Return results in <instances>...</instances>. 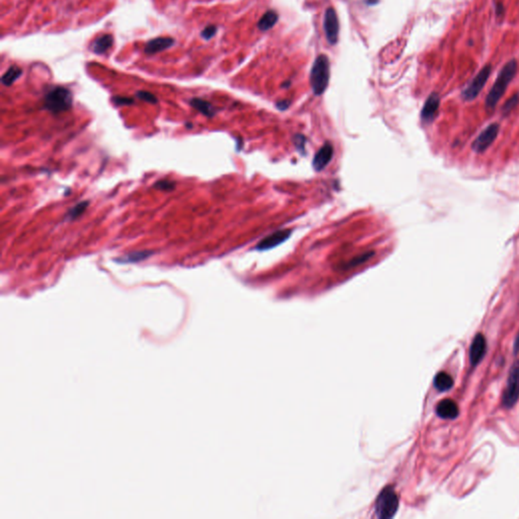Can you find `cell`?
Returning <instances> with one entry per match:
<instances>
[{
	"label": "cell",
	"mask_w": 519,
	"mask_h": 519,
	"mask_svg": "<svg viewBox=\"0 0 519 519\" xmlns=\"http://www.w3.org/2000/svg\"><path fill=\"white\" fill-rule=\"evenodd\" d=\"M323 27L326 35V40L330 45H335L338 41V34H339V21L338 16L336 14V11L333 8L329 7L325 10L324 13V20H323Z\"/></svg>",
	"instance_id": "8"
},
{
	"label": "cell",
	"mask_w": 519,
	"mask_h": 519,
	"mask_svg": "<svg viewBox=\"0 0 519 519\" xmlns=\"http://www.w3.org/2000/svg\"><path fill=\"white\" fill-rule=\"evenodd\" d=\"M499 125L494 123L488 126L473 141L471 147L472 150L476 153H481L485 150H487L492 143L495 141V139L498 136L499 133Z\"/></svg>",
	"instance_id": "7"
},
{
	"label": "cell",
	"mask_w": 519,
	"mask_h": 519,
	"mask_svg": "<svg viewBox=\"0 0 519 519\" xmlns=\"http://www.w3.org/2000/svg\"><path fill=\"white\" fill-rule=\"evenodd\" d=\"M152 253H153V251H149V250L134 251V252L126 254L124 257H121L117 261H120L123 263H137V262H140V261H143V260L149 257Z\"/></svg>",
	"instance_id": "20"
},
{
	"label": "cell",
	"mask_w": 519,
	"mask_h": 519,
	"mask_svg": "<svg viewBox=\"0 0 519 519\" xmlns=\"http://www.w3.org/2000/svg\"><path fill=\"white\" fill-rule=\"evenodd\" d=\"M492 72V67L490 64L485 65L478 73L472 78V80L468 83V85L464 88V90L461 93V96L464 100L469 101L474 99L478 93L481 91L484 86L486 85L490 75Z\"/></svg>",
	"instance_id": "6"
},
{
	"label": "cell",
	"mask_w": 519,
	"mask_h": 519,
	"mask_svg": "<svg viewBox=\"0 0 519 519\" xmlns=\"http://www.w3.org/2000/svg\"><path fill=\"white\" fill-rule=\"evenodd\" d=\"M22 74V70L21 68H19L18 66H11L9 67V69L3 74L2 78H1V81L4 85L6 86H9L11 85L14 81H16Z\"/></svg>",
	"instance_id": "19"
},
{
	"label": "cell",
	"mask_w": 519,
	"mask_h": 519,
	"mask_svg": "<svg viewBox=\"0 0 519 519\" xmlns=\"http://www.w3.org/2000/svg\"><path fill=\"white\" fill-rule=\"evenodd\" d=\"M514 349H515V352H517V350L519 349V333L515 340V344H514Z\"/></svg>",
	"instance_id": "29"
},
{
	"label": "cell",
	"mask_w": 519,
	"mask_h": 519,
	"mask_svg": "<svg viewBox=\"0 0 519 519\" xmlns=\"http://www.w3.org/2000/svg\"><path fill=\"white\" fill-rule=\"evenodd\" d=\"M190 104L196 108L197 110H199L200 113H202L203 115L207 116V117H213L214 114H215V109L213 107V105L208 102L207 100H204L202 98H198V97H194L190 100Z\"/></svg>",
	"instance_id": "16"
},
{
	"label": "cell",
	"mask_w": 519,
	"mask_h": 519,
	"mask_svg": "<svg viewBox=\"0 0 519 519\" xmlns=\"http://www.w3.org/2000/svg\"><path fill=\"white\" fill-rule=\"evenodd\" d=\"M277 20H278V13L274 10H269L260 19V21L257 23V27L261 30H268L277 22Z\"/></svg>",
	"instance_id": "18"
},
{
	"label": "cell",
	"mask_w": 519,
	"mask_h": 519,
	"mask_svg": "<svg viewBox=\"0 0 519 519\" xmlns=\"http://www.w3.org/2000/svg\"><path fill=\"white\" fill-rule=\"evenodd\" d=\"M517 68L518 65L516 60L512 59L508 61L500 70L495 83L493 84L492 88L490 89L486 97V107L488 109H492L497 105V103L505 93L508 85L515 77Z\"/></svg>",
	"instance_id": "1"
},
{
	"label": "cell",
	"mask_w": 519,
	"mask_h": 519,
	"mask_svg": "<svg viewBox=\"0 0 519 519\" xmlns=\"http://www.w3.org/2000/svg\"><path fill=\"white\" fill-rule=\"evenodd\" d=\"M290 235H291V230H289V229L278 230V231L270 234L269 236L265 237L264 239H262L256 244L255 248L258 250H266V249L273 248V247L281 244L282 242H284L286 239H288V237Z\"/></svg>",
	"instance_id": "10"
},
{
	"label": "cell",
	"mask_w": 519,
	"mask_h": 519,
	"mask_svg": "<svg viewBox=\"0 0 519 519\" xmlns=\"http://www.w3.org/2000/svg\"><path fill=\"white\" fill-rule=\"evenodd\" d=\"M440 105V97L436 92L431 93L424 103L421 112V118L424 122L429 123L435 118Z\"/></svg>",
	"instance_id": "11"
},
{
	"label": "cell",
	"mask_w": 519,
	"mask_h": 519,
	"mask_svg": "<svg viewBox=\"0 0 519 519\" xmlns=\"http://www.w3.org/2000/svg\"><path fill=\"white\" fill-rule=\"evenodd\" d=\"M333 154V147L330 143H325L315 154L312 165L315 170L323 169L330 161Z\"/></svg>",
	"instance_id": "13"
},
{
	"label": "cell",
	"mask_w": 519,
	"mask_h": 519,
	"mask_svg": "<svg viewBox=\"0 0 519 519\" xmlns=\"http://www.w3.org/2000/svg\"><path fill=\"white\" fill-rule=\"evenodd\" d=\"M175 184L173 181H170V180H166V179H163V180H158L155 184H154V188L157 189V190H161V191H172L174 189Z\"/></svg>",
	"instance_id": "25"
},
{
	"label": "cell",
	"mask_w": 519,
	"mask_h": 519,
	"mask_svg": "<svg viewBox=\"0 0 519 519\" xmlns=\"http://www.w3.org/2000/svg\"><path fill=\"white\" fill-rule=\"evenodd\" d=\"M329 79V62L325 55H319L315 59L311 72L310 84L315 95H320L327 87Z\"/></svg>",
	"instance_id": "2"
},
{
	"label": "cell",
	"mask_w": 519,
	"mask_h": 519,
	"mask_svg": "<svg viewBox=\"0 0 519 519\" xmlns=\"http://www.w3.org/2000/svg\"><path fill=\"white\" fill-rule=\"evenodd\" d=\"M113 101L118 105H129L134 103V99L126 96H114Z\"/></svg>",
	"instance_id": "27"
},
{
	"label": "cell",
	"mask_w": 519,
	"mask_h": 519,
	"mask_svg": "<svg viewBox=\"0 0 519 519\" xmlns=\"http://www.w3.org/2000/svg\"><path fill=\"white\" fill-rule=\"evenodd\" d=\"M436 414L445 420H453L459 414V409L456 402L450 398L441 400L436 406Z\"/></svg>",
	"instance_id": "12"
},
{
	"label": "cell",
	"mask_w": 519,
	"mask_h": 519,
	"mask_svg": "<svg viewBox=\"0 0 519 519\" xmlns=\"http://www.w3.org/2000/svg\"><path fill=\"white\" fill-rule=\"evenodd\" d=\"M496 13L498 17H501L504 14V5L501 2L496 4Z\"/></svg>",
	"instance_id": "28"
},
{
	"label": "cell",
	"mask_w": 519,
	"mask_h": 519,
	"mask_svg": "<svg viewBox=\"0 0 519 519\" xmlns=\"http://www.w3.org/2000/svg\"><path fill=\"white\" fill-rule=\"evenodd\" d=\"M88 206V202L87 201H83V202H80L78 203L77 205H75L74 207H72L69 212L67 213V217L68 219L70 220H74L76 218H78L80 215L83 214V212L86 210Z\"/></svg>",
	"instance_id": "21"
},
{
	"label": "cell",
	"mask_w": 519,
	"mask_h": 519,
	"mask_svg": "<svg viewBox=\"0 0 519 519\" xmlns=\"http://www.w3.org/2000/svg\"><path fill=\"white\" fill-rule=\"evenodd\" d=\"M518 102H519V95H518V94H514L511 98H509V99L505 102V104H504V106H503V112H504L505 114H508L509 112H511V110H512V109L517 105V103H518Z\"/></svg>",
	"instance_id": "23"
},
{
	"label": "cell",
	"mask_w": 519,
	"mask_h": 519,
	"mask_svg": "<svg viewBox=\"0 0 519 519\" xmlns=\"http://www.w3.org/2000/svg\"><path fill=\"white\" fill-rule=\"evenodd\" d=\"M136 95L138 96V98L144 100V101H147V102H150V103H156L157 102V98L154 94H152L151 92L149 91H144V90H140L136 93Z\"/></svg>",
	"instance_id": "24"
},
{
	"label": "cell",
	"mask_w": 519,
	"mask_h": 519,
	"mask_svg": "<svg viewBox=\"0 0 519 519\" xmlns=\"http://www.w3.org/2000/svg\"><path fill=\"white\" fill-rule=\"evenodd\" d=\"M373 253H374L373 251H371V252H365V253L361 254L360 256H357V257L353 258L352 261H350L349 263H347V265L345 266V268H346V269L354 268V267H356V266H358V265H360V264H362V263L366 262L369 257H371V256H372V254H373Z\"/></svg>",
	"instance_id": "22"
},
{
	"label": "cell",
	"mask_w": 519,
	"mask_h": 519,
	"mask_svg": "<svg viewBox=\"0 0 519 519\" xmlns=\"http://www.w3.org/2000/svg\"><path fill=\"white\" fill-rule=\"evenodd\" d=\"M434 386L439 391H445L453 386V378L446 372H439L434 378Z\"/></svg>",
	"instance_id": "17"
},
{
	"label": "cell",
	"mask_w": 519,
	"mask_h": 519,
	"mask_svg": "<svg viewBox=\"0 0 519 519\" xmlns=\"http://www.w3.org/2000/svg\"><path fill=\"white\" fill-rule=\"evenodd\" d=\"M376 2H377V0H367V3H368V4H374V3H376Z\"/></svg>",
	"instance_id": "30"
},
{
	"label": "cell",
	"mask_w": 519,
	"mask_h": 519,
	"mask_svg": "<svg viewBox=\"0 0 519 519\" xmlns=\"http://www.w3.org/2000/svg\"><path fill=\"white\" fill-rule=\"evenodd\" d=\"M519 398V360L510 369L505 390L503 393V404L506 407L513 406Z\"/></svg>",
	"instance_id": "5"
},
{
	"label": "cell",
	"mask_w": 519,
	"mask_h": 519,
	"mask_svg": "<svg viewBox=\"0 0 519 519\" xmlns=\"http://www.w3.org/2000/svg\"><path fill=\"white\" fill-rule=\"evenodd\" d=\"M113 43H114V39H113L112 34H109V33L102 34V35L98 36L93 42L91 50L93 53L100 55V54L105 53V51H107L113 46Z\"/></svg>",
	"instance_id": "15"
},
{
	"label": "cell",
	"mask_w": 519,
	"mask_h": 519,
	"mask_svg": "<svg viewBox=\"0 0 519 519\" xmlns=\"http://www.w3.org/2000/svg\"><path fill=\"white\" fill-rule=\"evenodd\" d=\"M486 351H487L486 338L484 337V335L477 333L473 338L470 348H469V360H470L471 365L475 366L476 364H478L485 357Z\"/></svg>",
	"instance_id": "9"
},
{
	"label": "cell",
	"mask_w": 519,
	"mask_h": 519,
	"mask_svg": "<svg viewBox=\"0 0 519 519\" xmlns=\"http://www.w3.org/2000/svg\"><path fill=\"white\" fill-rule=\"evenodd\" d=\"M216 30H217V27L215 25H208L206 26L202 32H201V35L202 38H204L205 40H210L211 38H213L216 33Z\"/></svg>",
	"instance_id": "26"
},
{
	"label": "cell",
	"mask_w": 519,
	"mask_h": 519,
	"mask_svg": "<svg viewBox=\"0 0 519 519\" xmlns=\"http://www.w3.org/2000/svg\"><path fill=\"white\" fill-rule=\"evenodd\" d=\"M174 44V40L169 36H158L147 42L145 46V53L148 55H153L164 51L171 47Z\"/></svg>",
	"instance_id": "14"
},
{
	"label": "cell",
	"mask_w": 519,
	"mask_h": 519,
	"mask_svg": "<svg viewBox=\"0 0 519 519\" xmlns=\"http://www.w3.org/2000/svg\"><path fill=\"white\" fill-rule=\"evenodd\" d=\"M398 508V499L395 492L387 487L382 490L379 494L376 505H375V513L378 518L388 519L395 515Z\"/></svg>",
	"instance_id": "4"
},
{
	"label": "cell",
	"mask_w": 519,
	"mask_h": 519,
	"mask_svg": "<svg viewBox=\"0 0 519 519\" xmlns=\"http://www.w3.org/2000/svg\"><path fill=\"white\" fill-rule=\"evenodd\" d=\"M72 93L69 89L57 86L46 94L44 104L48 110L59 114L68 110L72 106Z\"/></svg>",
	"instance_id": "3"
}]
</instances>
